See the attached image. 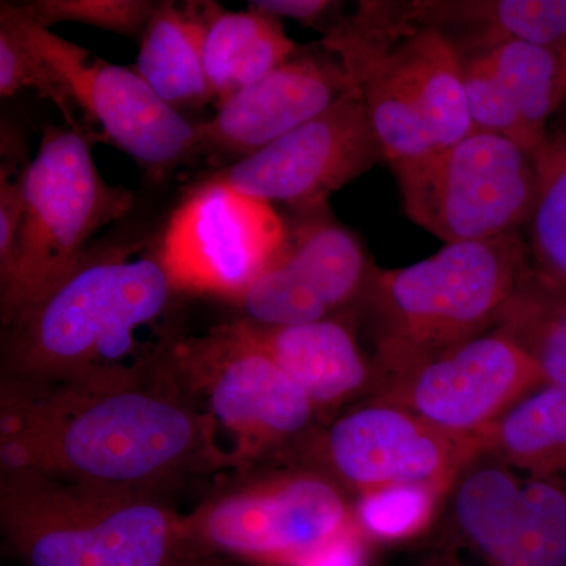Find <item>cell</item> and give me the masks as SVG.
I'll use <instances>...</instances> for the list:
<instances>
[{"instance_id": "6da1fadb", "label": "cell", "mask_w": 566, "mask_h": 566, "mask_svg": "<svg viewBox=\"0 0 566 566\" xmlns=\"http://www.w3.org/2000/svg\"><path fill=\"white\" fill-rule=\"evenodd\" d=\"M139 374L3 400L7 474L36 471L73 482L147 491L221 460L210 417L177 386Z\"/></svg>"}, {"instance_id": "7a4b0ae2", "label": "cell", "mask_w": 566, "mask_h": 566, "mask_svg": "<svg viewBox=\"0 0 566 566\" xmlns=\"http://www.w3.org/2000/svg\"><path fill=\"white\" fill-rule=\"evenodd\" d=\"M139 244L95 248L50 292L7 319L6 360L22 385L71 386L137 374L136 335L175 292Z\"/></svg>"}, {"instance_id": "3957f363", "label": "cell", "mask_w": 566, "mask_h": 566, "mask_svg": "<svg viewBox=\"0 0 566 566\" xmlns=\"http://www.w3.org/2000/svg\"><path fill=\"white\" fill-rule=\"evenodd\" d=\"M322 46L363 95L387 163L422 158L474 132L460 52L417 20L411 2H360L323 32Z\"/></svg>"}, {"instance_id": "277c9868", "label": "cell", "mask_w": 566, "mask_h": 566, "mask_svg": "<svg viewBox=\"0 0 566 566\" xmlns=\"http://www.w3.org/2000/svg\"><path fill=\"white\" fill-rule=\"evenodd\" d=\"M7 542L28 566H197L185 520L147 491L73 482L43 472L7 474Z\"/></svg>"}, {"instance_id": "5b68a950", "label": "cell", "mask_w": 566, "mask_h": 566, "mask_svg": "<svg viewBox=\"0 0 566 566\" xmlns=\"http://www.w3.org/2000/svg\"><path fill=\"white\" fill-rule=\"evenodd\" d=\"M528 266L527 241L512 233L446 244L400 270H375L365 294L376 315L375 385L493 329Z\"/></svg>"}, {"instance_id": "8992f818", "label": "cell", "mask_w": 566, "mask_h": 566, "mask_svg": "<svg viewBox=\"0 0 566 566\" xmlns=\"http://www.w3.org/2000/svg\"><path fill=\"white\" fill-rule=\"evenodd\" d=\"M22 216L13 264L2 283L3 323L70 274L95 233L122 219L133 193L103 180L85 134L48 126L21 172Z\"/></svg>"}, {"instance_id": "52a82bcc", "label": "cell", "mask_w": 566, "mask_h": 566, "mask_svg": "<svg viewBox=\"0 0 566 566\" xmlns=\"http://www.w3.org/2000/svg\"><path fill=\"white\" fill-rule=\"evenodd\" d=\"M417 566H566V488L480 453L447 493Z\"/></svg>"}, {"instance_id": "ba28073f", "label": "cell", "mask_w": 566, "mask_h": 566, "mask_svg": "<svg viewBox=\"0 0 566 566\" xmlns=\"http://www.w3.org/2000/svg\"><path fill=\"white\" fill-rule=\"evenodd\" d=\"M389 166L406 216L446 244L521 233L538 199V153L495 134Z\"/></svg>"}, {"instance_id": "9c48e42d", "label": "cell", "mask_w": 566, "mask_h": 566, "mask_svg": "<svg viewBox=\"0 0 566 566\" xmlns=\"http://www.w3.org/2000/svg\"><path fill=\"white\" fill-rule=\"evenodd\" d=\"M203 558L212 554L263 566H304L360 532L344 488L327 474L282 472L234 488L185 520Z\"/></svg>"}, {"instance_id": "30bf717a", "label": "cell", "mask_w": 566, "mask_h": 566, "mask_svg": "<svg viewBox=\"0 0 566 566\" xmlns=\"http://www.w3.org/2000/svg\"><path fill=\"white\" fill-rule=\"evenodd\" d=\"M0 21L51 63L88 120L153 177H161L200 151L199 123L164 103L136 70L112 65L77 44L40 28L13 3L2 2Z\"/></svg>"}, {"instance_id": "8fae6325", "label": "cell", "mask_w": 566, "mask_h": 566, "mask_svg": "<svg viewBox=\"0 0 566 566\" xmlns=\"http://www.w3.org/2000/svg\"><path fill=\"white\" fill-rule=\"evenodd\" d=\"M170 371L207 401L212 423L256 453L304 434L315 405L277 364L232 324L170 348Z\"/></svg>"}, {"instance_id": "7c38bea8", "label": "cell", "mask_w": 566, "mask_h": 566, "mask_svg": "<svg viewBox=\"0 0 566 566\" xmlns=\"http://www.w3.org/2000/svg\"><path fill=\"white\" fill-rule=\"evenodd\" d=\"M286 233L271 203L214 177L175 210L158 256L175 290L240 300L277 259Z\"/></svg>"}, {"instance_id": "4fadbf2b", "label": "cell", "mask_w": 566, "mask_h": 566, "mask_svg": "<svg viewBox=\"0 0 566 566\" xmlns=\"http://www.w3.org/2000/svg\"><path fill=\"white\" fill-rule=\"evenodd\" d=\"M543 386L534 360L493 327L382 382L375 400L449 433L482 436Z\"/></svg>"}, {"instance_id": "5bb4252c", "label": "cell", "mask_w": 566, "mask_h": 566, "mask_svg": "<svg viewBox=\"0 0 566 566\" xmlns=\"http://www.w3.org/2000/svg\"><path fill=\"white\" fill-rule=\"evenodd\" d=\"M386 161L363 95L353 87L329 109L219 174L234 191L300 211Z\"/></svg>"}, {"instance_id": "9a60e30c", "label": "cell", "mask_w": 566, "mask_h": 566, "mask_svg": "<svg viewBox=\"0 0 566 566\" xmlns=\"http://www.w3.org/2000/svg\"><path fill=\"white\" fill-rule=\"evenodd\" d=\"M483 452V434L449 433L376 400L335 420L322 444L327 475L357 494L394 486L449 491L465 465Z\"/></svg>"}, {"instance_id": "2e32d148", "label": "cell", "mask_w": 566, "mask_h": 566, "mask_svg": "<svg viewBox=\"0 0 566 566\" xmlns=\"http://www.w3.org/2000/svg\"><path fill=\"white\" fill-rule=\"evenodd\" d=\"M323 208L303 211L281 253L240 297L248 322L294 326L331 318L367 294L374 268L359 240Z\"/></svg>"}, {"instance_id": "e0dca14e", "label": "cell", "mask_w": 566, "mask_h": 566, "mask_svg": "<svg viewBox=\"0 0 566 566\" xmlns=\"http://www.w3.org/2000/svg\"><path fill=\"white\" fill-rule=\"evenodd\" d=\"M353 87L329 51H296L262 81L219 103L210 122L199 123L200 150L245 158L318 117Z\"/></svg>"}, {"instance_id": "ac0fdd59", "label": "cell", "mask_w": 566, "mask_h": 566, "mask_svg": "<svg viewBox=\"0 0 566 566\" xmlns=\"http://www.w3.org/2000/svg\"><path fill=\"white\" fill-rule=\"evenodd\" d=\"M232 326L266 353L316 409L342 403L376 382L375 365H368L352 327L335 316L294 326H262L248 319Z\"/></svg>"}, {"instance_id": "d6986e66", "label": "cell", "mask_w": 566, "mask_h": 566, "mask_svg": "<svg viewBox=\"0 0 566 566\" xmlns=\"http://www.w3.org/2000/svg\"><path fill=\"white\" fill-rule=\"evenodd\" d=\"M203 29V63L219 103L262 81L297 51L281 20L249 6L229 11L214 2H193Z\"/></svg>"}, {"instance_id": "ffe728a7", "label": "cell", "mask_w": 566, "mask_h": 566, "mask_svg": "<svg viewBox=\"0 0 566 566\" xmlns=\"http://www.w3.org/2000/svg\"><path fill=\"white\" fill-rule=\"evenodd\" d=\"M411 9L417 20L450 39L464 32V40L453 43L458 52L516 40L566 59V0H446L411 2Z\"/></svg>"}, {"instance_id": "44dd1931", "label": "cell", "mask_w": 566, "mask_h": 566, "mask_svg": "<svg viewBox=\"0 0 566 566\" xmlns=\"http://www.w3.org/2000/svg\"><path fill=\"white\" fill-rule=\"evenodd\" d=\"M137 73L175 111L200 109L211 99L203 63V29L196 3L158 2L140 36Z\"/></svg>"}, {"instance_id": "7402d4cb", "label": "cell", "mask_w": 566, "mask_h": 566, "mask_svg": "<svg viewBox=\"0 0 566 566\" xmlns=\"http://www.w3.org/2000/svg\"><path fill=\"white\" fill-rule=\"evenodd\" d=\"M485 452L520 474L566 488V389L543 386L483 433Z\"/></svg>"}, {"instance_id": "603a6c76", "label": "cell", "mask_w": 566, "mask_h": 566, "mask_svg": "<svg viewBox=\"0 0 566 566\" xmlns=\"http://www.w3.org/2000/svg\"><path fill=\"white\" fill-rule=\"evenodd\" d=\"M479 50L486 52L515 104L527 147L538 153L549 137V118L566 102V59L546 48L516 40L497 41Z\"/></svg>"}, {"instance_id": "cb8c5ba5", "label": "cell", "mask_w": 566, "mask_h": 566, "mask_svg": "<svg viewBox=\"0 0 566 566\" xmlns=\"http://www.w3.org/2000/svg\"><path fill=\"white\" fill-rule=\"evenodd\" d=\"M494 327L534 360L546 385L566 389V293L528 266Z\"/></svg>"}, {"instance_id": "d4e9b609", "label": "cell", "mask_w": 566, "mask_h": 566, "mask_svg": "<svg viewBox=\"0 0 566 566\" xmlns=\"http://www.w3.org/2000/svg\"><path fill=\"white\" fill-rule=\"evenodd\" d=\"M539 191L528 229L532 271L566 293V128L538 151Z\"/></svg>"}, {"instance_id": "484cf974", "label": "cell", "mask_w": 566, "mask_h": 566, "mask_svg": "<svg viewBox=\"0 0 566 566\" xmlns=\"http://www.w3.org/2000/svg\"><path fill=\"white\" fill-rule=\"evenodd\" d=\"M449 491L434 486H394L359 494L354 506L357 526L375 542H403L428 534Z\"/></svg>"}, {"instance_id": "4316f807", "label": "cell", "mask_w": 566, "mask_h": 566, "mask_svg": "<svg viewBox=\"0 0 566 566\" xmlns=\"http://www.w3.org/2000/svg\"><path fill=\"white\" fill-rule=\"evenodd\" d=\"M25 88L39 92L43 98L54 103L69 122L70 129L84 134L77 122L76 103L57 71L10 24L0 21V95L10 98Z\"/></svg>"}, {"instance_id": "83f0119b", "label": "cell", "mask_w": 566, "mask_h": 566, "mask_svg": "<svg viewBox=\"0 0 566 566\" xmlns=\"http://www.w3.org/2000/svg\"><path fill=\"white\" fill-rule=\"evenodd\" d=\"M156 3L150 0H35L18 7L40 28L76 22L140 39Z\"/></svg>"}, {"instance_id": "f1b7e54d", "label": "cell", "mask_w": 566, "mask_h": 566, "mask_svg": "<svg viewBox=\"0 0 566 566\" xmlns=\"http://www.w3.org/2000/svg\"><path fill=\"white\" fill-rule=\"evenodd\" d=\"M460 55L465 102L474 132L509 137L528 148L520 114L495 74L486 52L475 50L461 52Z\"/></svg>"}, {"instance_id": "f546056e", "label": "cell", "mask_w": 566, "mask_h": 566, "mask_svg": "<svg viewBox=\"0 0 566 566\" xmlns=\"http://www.w3.org/2000/svg\"><path fill=\"white\" fill-rule=\"evenodd\" d=\"M249 6L266 11L279 20L290 18L305 25L322 29L324 32L340 17L337 11L340 10L342 3L327 2V0H260V2H249Z\"/></svg>"}]
</instances>
